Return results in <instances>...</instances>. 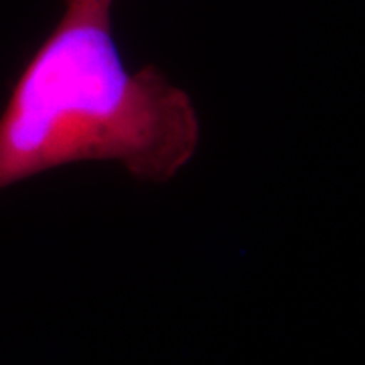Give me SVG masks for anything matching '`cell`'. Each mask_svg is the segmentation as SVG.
Here are the masks:
<instances>
[{
    "label": "cell",
    "mask_w": 365,
    "mask_h": 365,
    "mask_svg": "<svg viewBox=\"0 0 365 365\" xmlns=\"http://www.w3.org/2000/svg\"><path fill=\"white\" fill-rule=\"evenodd\" d=\"M201 138L191 96L153 66L132 69L110 9L67 4L0 112V191L78 163H118L167 182Z\"/></svg>",
    "instance_id": "cell-1"
},
{
    "label": "cell",
    "mask_w": 365,
    "mask_h": 365,
    "mask_svg": "<svg viewBox=\"0 0 365 365\" xmlns=\"http://www.w3.org/2000/svg\"><path fill=\"white\" fill-rule=\"evenodd\" d=\"M67 4H83V6H106L112 9L114 0H66Z\"/></svg>",
    "instance_id": "cell-2"
}]
</instances>
